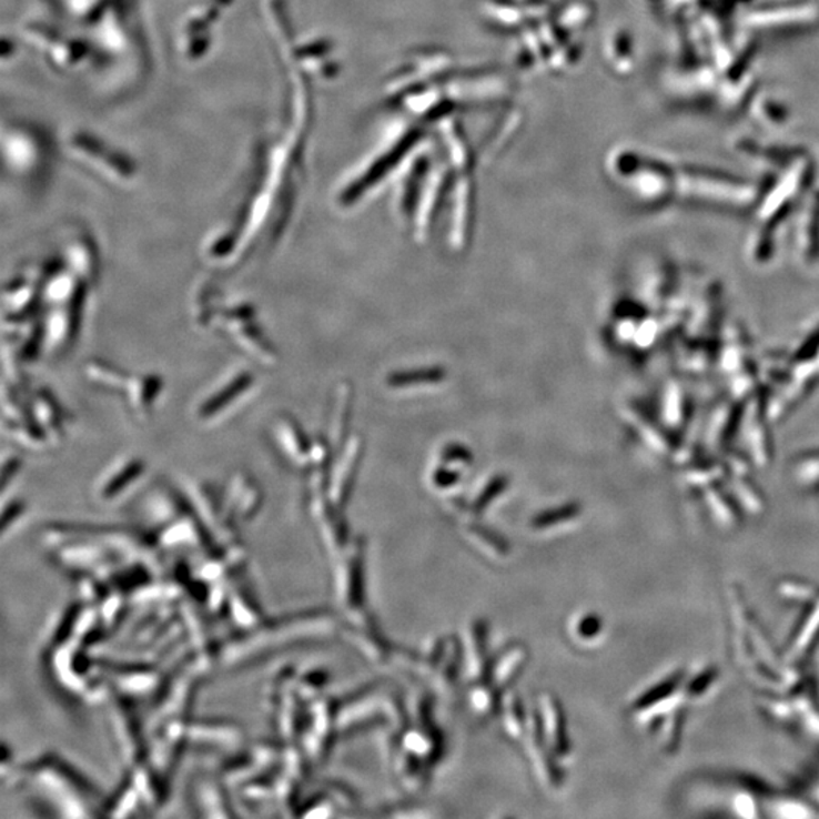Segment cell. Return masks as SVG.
Here are the masks:
<instances>
[{"mask_svg": "<svg viewBox=\"0 0 819 819\" xmlns=\"http://www.w3.org/2000/svg\"><path fill=\"white\" fill-rule=\"evenodd\" d=\"M525 660H527L525 648H507V651L499 656L498 661L494 666L492 677H494L495 688H506L508 683L515 680L519 676V673L523 671Z\"/></svg>", "mask_w": 819, "mask_h": 819, "instance_id": "6da1fadb", "label": "cell"}, {"mask_svg": "<svg viewBox=\"0 0 819 819\" xmlns=\"http://www.w3.org/2000/svg\"><path fill=\"white\" fill-rule=\"evenodd\" d=\"M544 711L549 740H552L558 755H568V735H566L565 717L562 714L560 705L553 697L545 698Z\"/></svg>", "mask_w": 819, "mask_h": 819, "instance_id": "7a4b0ae2", "label": "cell"}, {"mask_svg": "<svg viewBox=\"0 0 819 819\" xmlns=\"http://www.w3.org/2000/svg\"><path fill=\"white\" fill-rule=\"evenodd\" d=\"M477 528V527H475ZM471 529V537L477 542L479 546H483V548H486L487 552H492V554H495V556H504L506 553V545L501 544V542L496 540L495 536L489 535V533L478 532V529Z\"/></svg>", "mask_w": 819, "mask_h": 819, "instance_id": "3957f363", "label": "cell"}, {"mask_svg": "<svg viewBox=\"0 0 819 819\" xmlns=\"http://www.w3.org/2000/svg\"><path fill=\"white\" fill-rule=\"evenodd\" d=\"M520 702L513 701L510 707L507 709L506 724L508 731H512L513 736H519L520 730L524 728V714H520Z\"/></svg>", "mask_w": 819, "mask_h": 819, "instance_id": "277c9868", "label": "cell"}, {"mask_svg": "<svg viewBox=\"0 0 819 819\" xmlns=\"http://www.w3.org/2000/svg\"><path fill=\"white\" fill-rule=\"evenodd\" d=\"M574 513L573 508H564V510H556L553 513H549L548 516H544V518L537 519L536 525L539 528L544 527H552V525L564 523V520H569L573 518Z\"/></svg>", "mask_w": 819, "mask_h": 819, "instance_id": "5b68a950", "label": "cell"}, {"mask_svg": "<svg viewBox=\"0 0 819 819\" xmlns=\"http://www.w3.org/2000/svg\"><path fill=\"white\" fill-rule=\"evenodd\" d=\"M589 630L597 633L599 630V624L597 623V619L594 618H585L580 620V624H578V635L582 636V639H589Z\"/></svg>", "mask_w": 819, "mask_h": 819, "instance_id": "8992f818", "label": "cell"}]
</instances>
